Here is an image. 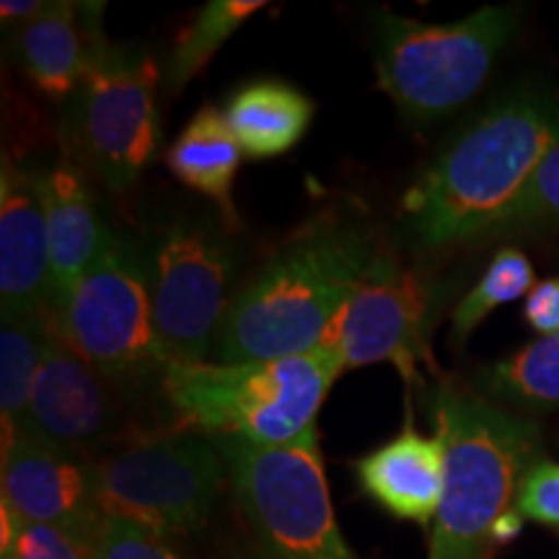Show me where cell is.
Returning a JSON list of instances; mask_svg holds the SVG:
<instances>
[{
  "label": "cell",
  "instance_id": "6da1fadb",
  "mask_svg": "<svg viewBox=\"0 0 559 559\" xmlns=\"http://www.w3.org/2000/svg\"><path fill=\"white\" fill-rule=\"evenodd\" d=\"M557 138L555 96L534 86L500 94L453 132L404 192V239L419 251L485 241Z\"/></svg>",
  "mask_w": 559,
  "mask_h": 559
},
{
  "label": "cell",
  "instance_id": "7a4b0ae2",
  "mask_svg": "<svg viewBox=\"0 0 559 559\" xmlns=\"http://www.w3.org/2000/svg\"><path fill=\"white\" fill-rule=\"evenodd\" d=\"M381 241L358 213L317 215L230 304L221 362L280 360L324 347Z\"/></svg>",
  "mask_w": 559,
  "mask_h": 559
},
{
  "label": "cell",
  "instance_id": "3957f363",
  "mask_svg": "<svg viewBox=\"0 0 559 559\" xmlns=\"http://www.w3.org/2000/svg\"><path fill=\"white\" fill-rule=\"evenodd\" d=\"M445 443V481L428 559H487L495 526L536 464L539 430L474 389L425 391Z\"/></svg>",
  "mask_w": 559,
  "mask_h": 559
},
{
  "label": "cell",
  "instance_id": "277c9868",
  "mask_svg": "<svg viewBox=\"0 0 559 559\" xmlns=\"http://www.w3.org/2000/svg\"><path fill=\"white\" fill-rule=\"evenodd\" d=\"M340 373L345 366L337 349L319 347L280 360L166 366L160 391L192 430L285 445L313 428Z\"/></svg>",
  "mask_w": 559,
  "mask_h": 559
},
{
  "label": "cell",
  "instance_id": "5b68a950",
  "mask_svg": "<svg viewBox=\"0 0 559 559\" xmlns=\"http://www.w3.org/2000/svg\"><path fill=\"white\" fill-rule=\"evenodd\" d=\"M519 26V5H487L451 24L376 11L379 88L412 122L443 120L477 96Z\"/></svg>",
  "mask_w": 559,
  "mask_h": 559
},
{
  "label": "cell",
  "instance_id": "8992f818",
  "mask_svg": "<svg viewBox=\"0 0 559 559\" xmlns=\"http://www.w3.org/2000/svg\"><path fill=\"white\" fill-rule=\"evenodd\" d=\"M102 16L104 3H91L86 68L66 102L62 124L70 158L109 192H124L143 177L158 151V70L138 47L111 45Z\"/></svg>",
  "mask_w": 559,
  "mask_h": 559
},
{
  "label": "cell",
  "instance_id": "52a82bcc",
  "mask_svg": "<svg viewBox=\"0 0 559 559\" xmlns=\"http://www.w3.org/2000/svg\"><path fill=\"white\" fill-rule=\"evenodd\" d=\"M213 440L264 549L283 559H358L334 519L317 425L285 445Z\"/></svg>",
  "mask_w": 559,
  "mask_h": 559
},
{
  "label": "cell",
  "instance_id": "ba28073f",
  "mask_svg": "<svg viewBox=\"0 0 559 559\" xmlns=\"http://www.w3.org/2000/svg\"><path fill=\"white\" fill-rule=\"evenodd\" d=\"M140 247L166 366L207 362L230 311L234 251L215 221L174 215Z\"/></svg>",
  "mask_w": 559,
  "mask_h": 559
},
{
  "label": "cell",
  "instance_id": "9c48e42d",
  "mask_svg": "<svg viewBox=\"0 0 559 559\" xmlns=\"http://www.w3.org/2000/svg\"><path fill=\"white\" fill-rule=\"evenodd\" d=\"M94 464L102 515L135 521L166 539L205 526L228 477L215 440L198 430L130 440Z\"/></svg>",
  "mask_w": 559,
  "mask_h": 559
},
{
  "label": "cell",
  "instance_id": "30bf717a",
  "mask_svg": "<svg viewBox=\"0 0 559 559\" xmlns=\"http://www.w3.org/2000/svg\"><path fill=\"white\" fill-rule=\"evenodd\" d=\"M55 332L81 358L122 386L164 376L166 360L153 324L140 247L111 234L79 283L50 311Z\"/></svg>",
  "mask_w": 559,
  "mask_h": 559
},
{
  "label": "cell",
  "instance_id": "8fae6325",
  "mask_svg": "<svg viewBox=\"0 0 559 559\" xmlns=\"http://www.w3.org/2000/svg\"><path fill=\"white\" fill-rule=\"evenodd\" d=\"M440 304L443 288L423 264L381 247L324 347L337 349L345 370L389 362L425 394L428 379L419 366L432 368L430 332Z\"/></svg>",
  "mask_w": 559,
  "mask_h": 559
},
{
  "label": "cell",
  "instance_id": "7c38bea8",
  "mask_svg": "<svg viewBox=\"0 0 559 559\" xmlns=\"http://www.w3.org/2000/svg\"><path fill=\"white\" fill-rule=\"evenodd\" d=\"M130 394L132 389L81 358L52 326L21 432L91 459L130 428Z\"/></svg>",
  "mask_w": 559,
  "mask_h": 559
},
{
  "label": "cell",
  "instance_id": "4fadbf2b",
  "mask_svg": "<svg viewBox=\"0 0 559 559\" xmlns=\"http://www.w3.org/2000/svg\"><path fill=\"white\" fill-rule=\"evenodd\" d=\"M3 506L24 523H47L94 539L104 521L94 459L21 432L3 449Z\"/></svg>",
  "mask_w": 559,
  "mask_h": 559
},
{
  "label": "cell",
  "instance_id": "5bb4252c",
  "mask_svg": "<svg viewBox=\"0 0 559 559\" xmlns=\"http://www.w3.org/2000/svg\"><path fill=\"white\" fill-rule=\"evenodd\" d=\"M45 171L9 156L0 174V309L3 317L52 311L50 230L45 213Z\"/></svg>",
  "mask_w": 559,
  "mask_h": 559
},
{
  "label": "cell",
  "instance_id": "9a60e30c",
  "mask_svg": "<svg viewBox=\"0 0 559 559\" xmlns=\"http://www.w3.org/2000/svg\"><path fill=\"white\" fill-rule=\"evenodd\" d=\"M362 492L402 521H436L445 481L443 436H423L412 415L394 438L355 464Z\"/></svg>",
  "mask_w": 559,
  "mask_h": 559
},
{
  "label": "cell",
  "instance_id": "2e32d148",
  "mask_svg": "<svg viewBox=\"0 0 559 559\" xmlns=\"http://www.w3.org/2000/svg\"><path fill=\"white\" fill-rule=\"evenodd\" d=\"M45 213L50 230L52 306L99 260L111 230L104 226L96 202L73 158H60L45 171Z\"/></svg>",
  "mask_w": 559,
  "mask_h": 559
},
{
  "label": "cell",
  "instance_id": "e0dca14e",
  "mask_svg": "<svg viewBox=\"0 0 559 559\" xmlns=\"http://www.w3.org/2000/svg\"><path fill=\"white\" fill-rule=\"evenodd\" d=\"M88 29L91 3H47L39 16L13 32V62L34 88L66 104L86 68Z\"/></svg>",
  "mask_w": 559,
  "mask_h": 559
},
{
  "label": "cell",
  "instance_id": "ac0fdd59",
  "mask_svg": "<svg viewBox=\"0 0 559 559\" xmlns=\"http://www.w3.org/2000/svg\"><path fill=\"white\" fill-rule=\"evenodd\" d=\"M241 153L251 160H270L290 153L313 120V102L304 91L277 79L243 83L223 107Z\"/></svg>",
  "mask_w": 559,
  "mask_h": 559
},
{
  "label": "cell",
  "instance_id": "d6986e66",
  "mask_svg": "<svg viewBox=\"0 0 559 559\" xmlns=\"http://www.w3.org/2000/svg\"><path fill=\"white\" fill-rule=\"evenodd\" d=\"M243 153L230 132L226 117L218 107L205 104L187 122L177 143L166 153V164L174 177L190 190L221 207L223 218L236 223L234 210V179L239 171Z\"/></svg>",
  "mask_w": 559,
  "mask_h": 559
},
{
  "label": "cell",
  "instance_id": "ffe728a7",
  "mask_svg": "<svg viewBox=\"0 0 559 559\" xmlns=\"http://www.w3.org/2000/svg\"><path fill=\"white\" fill-rule=\"evenodd\" d=\"M472 389L500 407L559 409V334L531 342L510 358L481 368Z\"/></svg>",
  "mask_w": 559,
  "mask_h": 559
},
{
  "label": "cell",
  "instance_id": "44dd1931",
  "mask_svg": "<svg viewBox=\"0 0 559 559\" xmlns=\"http://www.w3.org/2000/svg\"><path fill=\"white\" fill-rule=\"evenodd\" d=\"M52 332V317H3L0 324V417H3V449L13 443L26 423L32 386Z\"/></svg>",
  "mask_w": 559,
  "mask_h": 559
},
{
  "label": "cell",
  "instance_id": "7402d4cb",
  "mask_svg": "<svg viewBox=\"0 0 559 559\" xmlns=\"http://www.w3.org/2000/svg\"><path fill=\"white\" fill-rule=\"evenodd\" d=\"M262 9V0H210L202 5L174 45L164 73L166 94L179 96L198 75L205 73L210 60L218 55L230 34L239 32Z\"/></svg>",
  "mask_w": 559,
  "mask_h": 559
},
{
  "label": "cell",
  "instance_id": "603a6c76",
  "mask_svg": "<svg viewBox=\"0 0 559 559\" xmlns=\"http://www.w3.org/2000/svg\"><path fill=\"white\" fill-rule=\"evenodd\" d=\"M534 285L536 275L528 257L515 247H502L492 257L479 283L466 293V298H461L456 311H453V340L459 345L469 340V334L477 330L489 313L500 309V306L528 296Z\"/></svg>",
  "mask_w": 559,
  "mask_h": 559
},
{
  "label": "cell",
  "instance_id": "cb8c5ba5",
  "mask_svg": "<svg viewBox=\"0 0 559 559\" xmlns=\"http://www.w3.org/2000/svg\"><path fill=\"white\" fill-rule=\"evenodd\" d=\"M544 230H559V138L536 166L534 177L528 179L515 205L489 230L485 241L515 234H544Z\"/></svg>",
  "mask_w": 559,
  "mask_h": 559
},
{
  "label": "cell",
  "instance_id": "d4e9b609",
  "mask_svg": "<svg viewBox=\"0 0 559 559\" xmlns=\"http://www.w3.org/2000/svg\"><path fill=\"white\" fill-rule=\"evenodd\" d=\"M96 559H185L166 536L135 521L104 515L96 531Z\"/></svg>",
  "mask_w": 559,
  "mask_h": 559
},
{
  "label": "cell",
  "instance_id": "484cf974",
  "mask_svg": "<svg viewBox=\"0 0 559 559\" xmlns=\"http://www.w3.org/2000/svg\"><path fill=\"white\" fill-rule=\"evenodd\" d=\"M0 559H96V536H81L47 523H21L16 539Z\"/></svg>",
  "mask_w": 559,
  "mask_h": 559
},
{
  "label": "cell",
  "instance_id": "4316f807",
  "mask_svg": "<svg viewBox=\"0 0 559 559\" xmlns=\"http://www.w3.org/2000/svg\"><path fill=\"white\" fill-rule=\"evenodd\" d=\"M515 508L523 519L559 528V464L536 461L521 479Z\"/></svg>",
  "mask_w": 559,
  "mask_h": 559
},
{
  "label": "cell",
  "instance_id": "83f0119b",
  "mask_svg": "<svg viewBox=\"0 0 559 559\" xmlns=\"http://www.w3.org/2000/svg\"><path fill=\"white\" fill-rule=\"evenodd\" d=\"M523 317L544 337L559 334V277H547L534 285V290L526 296Z\"/></svg>",
  "mask_w": 559,
  "mask_h": 559
},
{
  "label": "cell",
  "instance_id": "f1b7e54d",
  "mask_svg": "<svg viewBox=\"0 0 559 559\" xmlns=\"http://www.w3.org/2000/svg\"><path fill=\"white\" fill-rule=\"evenodd\" d=\"M45 5L47 3H41V0H5V3H0V19H3L5 29L16 32L19 26L29 24L34 16H39Z\"/></svg>",
  "mask_w": 559,
  "mask_h": 559
},
{
  "label": "cell",
  "instance_id": "f546056e",
  "mask_svg": "<svg viewBox=\"0 0 559 559\" xmlns=\"http://www.w3.org/2000/svg\"><path fill=\"white\" fill-rule=\"evenodd\" d=\"M519 515L521 513H513V510H508V513L502 515V519L498 521V526H495V534H492L495 544H506V542L513 539L515 534H519V528H521Z\"/></svg>",
  "mask_w": 559,
  "mask_h": 559
},
{
  "label": "cell",
  "instance_id": "4dcf8cb0",
  "mask_svg": "<svg viewBox=\"0 0 559 559\" xmlns=\"http://www.w3.org/2000/svg\"><path fill=\"white\" fill-rule=\"evenodd\" d=\"M243 559H283V557H277V555H272V551H267L264 547H260L257 551H251L249 557H243Z\"/></svg>",
  "mask_w": 559,
  "mask_h": 559
}]
</instances>
